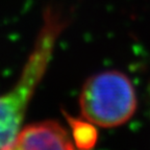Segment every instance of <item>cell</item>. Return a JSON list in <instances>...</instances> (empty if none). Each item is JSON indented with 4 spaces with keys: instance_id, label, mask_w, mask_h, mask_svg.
<instances>
[{
    "instance_id": "cell-1",
    "label": "cell",
    "mask_w": 150,
    "mask_h": 150,
    "mask_svg": "<svg viewBox=\"0 0 150 150\" xmlns=\"http://www.w3.org/2000/svg\"><path fill=\"white\" fill-rule=\"evenodd\" d=\"M65 26L66 20L59 12L46 9L41 30L18 81L12 90L0 96V150L14 148L28 105L46 73L57 38Z\"/></svg>"
},
{
    "instance_id": "cell-2",
    "label": "cell",
    "mask_w": 150,
    "mask_h": 150,
    "mask_svg": "<svg viewBox=\"0 0 150 150\" xmlns=\"http://www.w3.org/2000/svg\"><path fill=\"white\" fill-rule=\"evenodd\" d=\"M138 106L130 78L118 70H108L89 77L79 95L82 118L97 126L114 128L125 124Z\"/></svg>"
},
{
    "instance_id": "cell-3",
    "label": "cell",
    "mask_w": 150,
    "mask_h": 150,
    "mask_svg": "<svg viewBox=\"0 0 150 150\" xmlns=\"http://www.w3.org/2000/svg\"><path fill=\"white\" fill-rule=\"evenodd\" d=\"M75 144L68 130L53 120L22 126L16 138L13 150H71Z\"/></svg>"
},
{
    "instance_id": "cell-4",
    "label": "cell",
    "mask_w": 150,
    "mask_h": 150,
    "mask_svg": "<svg viewBox=\"0 0 150 150\" xmlns=\"http://www.w3.org/2000/svg\"><path fill=\"white\" fill-rule=\"evenodd\" d=\"M71 127V134L75 146L80 149H91L98 141V131L96 125L87 119H78L66 114Z\"/></svg>"
}]
</instances>
